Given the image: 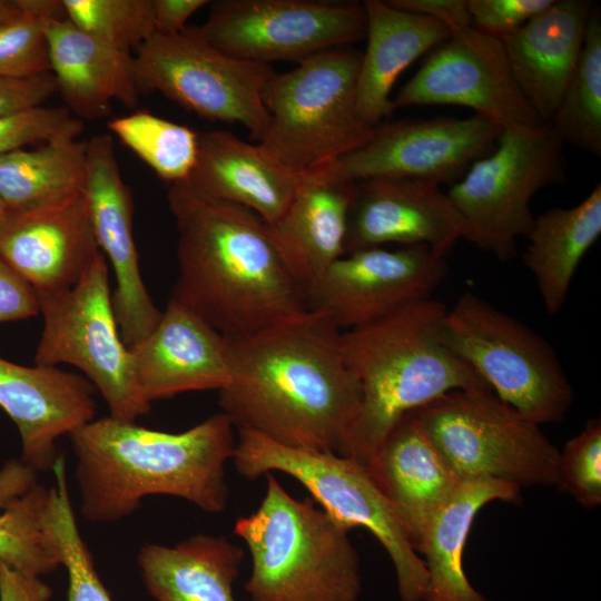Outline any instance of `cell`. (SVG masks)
<instances>
[{
	"label": "cell",
	"mask_w": 601,
	"mask_h": 601,
	"mask_svg": "<svg viewBox=\"0 0 601 601\" xmlns=\"http://www.w3.org/2000/svg\"><path fill=\"white\" fill-rule=\"evenodd\" d=\"M46 33L57 92L78 119L107 116L114 100L137 107L131 52L100 42L69 19L49 20Z\"/></svg>",
	"instance_id": "obj_27"
},
{
	"label": "cell",
	"mask_w": 601,
	"mask_h": 601,
	"mask_svg": "<svg viewBox=\"0 0 601 601\" xmlns=\"http://www.w3.org/2000/svg\"><path fill=\"white\" fill-rule=\"evenodd\" d=\"M355 183L337 162L303 173L298 189L285 210L268 224L276 246L305 294L345 255L348 209Z\"/></svg>",
	"instance_id": "obj_23"
},
{
	"label": "cell",
	"mask_w": 601,
	"mask_h": 601,
	"mask_svg": "<svg viewBox=\"0 0 601 601\" xmlns=\"http://www.w3.org/2000/svg\"><path fill=\"white\" fill-rule=\"evenodd\" d=\"M447 307L430 297L342 332L361 400L341 453L366 464L406 413L459 390H490L445 344Z\"/></svg>",
	"instance_id": "obj_4"
},
{
	"label": "cell",
	"mask_w": 601,
	"mask_h": 601,
	"mask_svg": "<svg viewBox=\"0 0 601 601\" xmlns=\"http://www.w3.org/2000/svg\"><path fill=\"white\" fill-rule=\"evenodd\" d=\"M178 231L171 299L225 336H246L307 311L269 225L255 211L169 184Z\"/></svg>",
	"instance_id": "obj_2"
},
{
	"label": "cell",
	"mask_w": 601,
	"mask_h": 601,
	"mask_svg": "<svg viewBox=\"0 0 601 601\" xmlns=\"http://www.w3.org/2000/svg\"><path fill=\"white\" fill-rule=\"evenodd\" d=\"M31 472L18 460L0 466V561L31 573L43 562L47 538Z\"/></svg>",
	"instance_id": "obj_33"
},
{
	"label": "cell",
	"mask_w": 601,
	"mask_h": 601,
	"mask_svg": "<svg viewBox=\"0 0 601 601\" xmlns=\"http://www.w3.org/2000/svg\"><path fill=\"white\" fill-rule=\"evenodd\" d=\"M361 59L359 50L342 46L275 71L263 90L270 120L259 145L298 174L363 146L374 128L356 114Z\"/></svg>",
	"instance_id": "obj_6"
},
{
	"label": "cell",
	"mask_w": 601,
	"mask_h": 601,
	"mask_svg": "<svg viewBox=\"0 0 601 601\" xmlns=\"http://www.w3.org/2000/svg\"><path fill=\"white\" fill-rule=\"evenodd\" d=\"M265 476L258 508L234 524L252 559L250 601H357L361 560L349 531L312 497L298 500Z\"/></svg>",
	"instance_id": "obj_5"
},
{
	"label": "cell",
	"mask_w": 601,
	"mask_h": 601,
	"mask_svg": "<svg viewBox=\"0 0 601 601\" xmlns=\"http://www.w3.org/2000/svg\"><path fill=\"white\" fill-rule=\"evenodd\" d=\"M554 486L583 508L601 504V421L589 420L560 451Z\"/></svg>",
	"instance_id": "obj_37"
},
{
	"label": "cell",
	"mask_w": 601,
	"mask_h": 601,
	"mask_svg": "<svg viewBox=\"0 0 601 601\" xmlns=\"http://www.w3.org/2000/svg\"><path fill=\"white\" fill-rule=\"evenodd\" d=\"M502 131L500 125L479 114L462 119L386 121L337 162L353 183L390 177L452 185L493 150Z\"/></svg>",
	"instance_id": "obj_16"
},
{
	"label": "cell",
	"mask_w": 601,
	"mask_h": 601,
	"mask_svg": "<svg viewBox=\"0 0 601 601\" xmlns=\"http://www.w3.org/2000/svg\"><path fill=\"white\" fill-rule=\"evenodd\" d=\"M8 214H9V209L7 208L3 200L0 198V226L4 221Z\"/></svg>",
	"instance_id": "obj_47"
},
{
	"label": "cell",
	"mask_w": 601,
	"mask_h": 601,
	"mask_svg": "<svg viewBox=\"0 0 601 601\" xmlns=\"http://www.w3.org/2000/svg\"><path fill=\"white\" fill-rule=\"evenodd\" d=\"M56 92L52 73L23 79L0 77V117L42 106Z\"/></svg>",
	"instance_id": "obj_41"
},
{
	"label": "cell",
	"mask_w": 601,
	"mask_h": 601,
	"mask_svg": "<svg viewBox=\"0 0 601 601\" xmlns=\"http://www.w3.org/2000/svg\"><path fill=\"white\" fill-rule=\"evenodd\" d=\"M365 467L414 550L427 523L462 482L415 410L395 423Z\"/></svg>",
	"instance_id": "obj_22"
},
{
	"label": "cell",
	"mask_w": 601,
	"mask_h": 601,
	"mask_svg": "<svg viewBox=\"0 0 601 601\" xmlns=\"http://www.w3.org/2000/svg\"><path fill=\"white\" fill-rule=\"evenodd\" d=\"M231 461L237 473L248 480L272 472L292 476L345 529L368 530L394 565L401 601H423L427 583L424 561L364 464L348 455L285 446L246 430L238 431Z\"/></svg>",
	"instance_id": "obj_7"
},
{
	"label": "cell",
	"mask_w": 601,
	"mask_h": 601,
	"mask_svg": "<svg viewBox=\"0 0 601 601\" xmlns=\"http://www.w3.org/2000/svg\"><path fill=\"white\" fill-rule=\"evenodd\" d=\"M107 259L100 253L70 289L38 297L43 329L35 363L79 368L104 397L109 415L128 422L149 413L117 324Z\"/></svg>",
	"instance_id": "obj_11"
},
{
	"label": "cell",
	"mask_w": 601,
	"mask_h": 601,
	"mask_svg": "<svg viewBox=\"0 0 601 601\" xmlns=\"http://www.w3.org/2000/svg\"><path fill=\"white\" fill-rule=\"evenodd\" d=\"M208 3L207 0H152L155 31L162 35L181 31L188 18Z\"/></svg>",
	"instance_id": "obj_44"
},
{
	"label": "cell",
	"mask_w": 601,
	"mask_h": 601,
	"mask_svg": "<svg viewBox=\"0 0 601 601\" xmlns=\"http://www.w3.org/2000/svg\"><path fill=\"white\" fill-rule=\"evenodd\" d=\"M553 0H467L477 30L502 38L546 9Z\"/></svg>",
	"instance_id": "obj_40"
},
{
	"label": "cell",
	"mask_w": 601,
	"mask_h": 601,
	"mask_svg": "<svg viewBox=\"0 0 601 601\" xmlns=\"http://www.w3.org/2000/svg\"><path fill=\"white\" fill-rule=\"evenodd\" d=\"M19 13L13 0H0V20L8 19Z\"/></svg>",
	"instance_id": "obj_46"
},
{
	"label": "cell",
	"mask_w": 601,
	"mask_h": 601,
	"mask_svg": "<svg viewBox=\"0 0 601 601\" xmlns=\"http://www.w3.org/2000/svg\"><path fill=\"white\" fill-rule=\"evenodd\" d=\"M548 124L563 145L601 155V19L595 8L579 61Z\"/></svg>",
	"instance_id": "obj_32"
},
{
	"label": "cell",
	"mask_w": 601,
	"mask_h": 601,
	"mask_svg": "<svg viewBox=\"0 0 601 601\" xmlns=\"http://www.w3.org/2000/svg\"><path fill=\"white\" fill-rule=\"evenodd\" d=\"M463 236V218L435 183L390 177L355 183L345 254L386 244L425 245L445 258Z\"/></svg>",
	"instance_id": "obj_18"
},
{
	"label": "cell",
	"mask_w": 601,
	"mask_h": 601,
	"mask_svg": "<svg viewBox=\"0 0 601 601\" xmlns=\"http://www.w3.org/2000/svg\"><path fill=\"white\" fill-rule=\"evenodd\" d=\"M67 18L120 51L138 49L155 31L152 0H62Z\"/></svg>",
	"instance_id": "obj_36"
},
{
	"label": "cell",
	"mask_w": 601,
	"mask_h": 601,
	"mask_svg": "<svg viewBox=\"0 0 601 601\" xmlns=\"http://www.w3.org/2000/svg\"><path fill=\"white\" fill-rule=\"evenodd\" d=\"M108 128L168 184L188 179L196 165L199 135L187 126L137 110Z\"/></svg>",
	"instance_id": "obj_34"
},
{
	"label": "cell",
	"mask_w": 601,
	"mask_h": 601,
	"mask_svg": "<svg viewBox=\"0 0 601 601\" xmlns=\"http://www.w3.org/2000/svg\"><path fill=\"white\" fill-rule=\"evenodd\" d=\"M234 430L221 412L179 433L110 415L92 420L69 435L81 514L91 522H117L149 495H170L208 513L223 512L229 497L225 466L236 447Z\"/></svg>",
	"instance_id": "obj_3"
},
{
	"label": "cell",
	"mask_w": 601,
	"mask_h": 601,
	"mask_svg": "<svg viewBox=\"0 0 601 601\" xmlns=\"http://www.w3.org/2000/svg\"><path fill=\"white\" fill-rule=\"evenodd\" d=\"M388 4L445 24L452 33L472 27L467 0H387Z\"/></svg>",
	"instance_id": "obj_43"
},
{
	"label": "cell",
	"mask_w": 601,
	"mask_h": 601,
	"mask_svg": "<svg viewBox=\"0 0 601 601\" xmlns=\"http://www.w3.org/2000/svg\"><path fill=\"white\" fill-rule=\"evenodd\" d=\"M135 378L150 404L230 380L226 336L170 298L156 327L129 348Z\"/></svg>",
	"instance_id": "obj_21"
},
{
	"label": "cell",
	"mask_w": 601,
	"mask_h": 601,
	"mask_svg": "<svg viewBox=\"0 0 601 601\" xmlns=\"http://www.w3.org/2000/svg\"><path fill=\"white\" fill-rule=\"evenodd\" d=\"M244 550L225 535L194 534L169 546L146 543L137 563L155 601H237Z\"/></svg>",
	"instance_id": "obj_28"
},
{
	"label": "cell",
	"mask_w": 601,
	"mask_h": 601,
	"mask_svg": "<svg viewBox=\"0 0 601 601\" xmlns=\"http://www.w3.org/2000/svg\"><path fill=\"white\" fill-rule=\"evenodd\" d=\"M407 106L454 105L475 110L504 128L545 125L520 90L500 38L470 27L424 60L392 99Z\"/></svg>",
	"instance_id": "obj_14"
},
{
	"label": "cell",
	"mask_w": 601,
	"mask_h": 601,
	"mask_svg": "<svg viewBox=\"0 0 601 601\" xmlns=\"http://www.w3.org/2000/svg\"><path fill=\"white\" fill-rule=\"evenodd\" d=\"M95 394L79 374L0 357V408L19 431L20 460L37 473L52 469L61 436L95 420Z\"/></svg>",
	"instance_id": "obj_20"
},
{
	"label": "cell",
	"mask_w": 601,
	"mask_h": 601,
	"mask_svg": "<svg viewBox=\"0 0 601 601\" xmlns=\"http://www.w3.org/2000/svg\"><path fill=\"white\" fill-rule=\"evenodd\" d=\"M20 10L48 20L68 19L62 0H14Z\"/></svg>",
	"instance_id": "obj_45"
},
{
	"label": "cell",
	"mask_w": 601,
	"mask_h": 601,
	"mask_svg": "<svg viewBox=\"0 0 601 601\" xmlns=\"http://www.w3.org/2000/svg\"><path fill=\"white\" fill-rule=\"evenodd\" d=\"M415 411L461 480L554 486L560 450L491 390L453 391Z\"/></svg>",
	"instance_id": "obj_10"
},
{
	"label": "cell",
	"mask_w": 601,
	"mask_h": 601,
	"mask_svg": "<svg viewBox=\"0 0 601 601\" xmlns=\"http://www.w3.org/2000/svg\"><path fill=\"white\" fill-rule=\"evenodd\" d=\"M601 234V185L580 204L534 217L523 262L535 278L548 314L560 312L583 256Z\"/></svg>",
	"instance_id": "obj_30"
},
{
	"label": "cell",
	"mask_w": 601,
	"mask_h": 601,
	"mask_svg": "<svg viewBox=\"0 0 601 601\" xmlns=\"http://www.w3.org/2000/svg\"><path fill=\"white\" fill-rule=\"evenodd\" d=\"M82 189L98 247L116 277L112 305L124 343L130 348L158 324L162 312L154 304L141 277L132 234L134 201L122 179L110 135L87 141Z\"/></svg>",
	"instance_id": "obj_17"
},
{
	"label": "cell",
	"mask_w": 601,
	"mask_h": 601,
	"mask_svg": "<svg viewBox=\"0 0 601 601\" xmlns=\"http://www.w3.org/2000/svg\"><path fill=\"white\" fill-rule=\"evenodd\" d=\"M520 489L494 479L462 480L427 523L415 548L427 571L423 601H490L465 574L464 545L479 511L493 501L516 503Z\"/></svg>",
	"instance_id": "obj_29"
},
{
	"label": "cell",
	"mask_w": 601,
	"mask_h": 601,
	"mask_svg": "<svg viewBox=\"0 0 601 601\" xmlns=\"http://www.w3.org/2000/svg\"><path fill=\"white\" fill-rule=\"evenodd\" d=\"M219 51L247 61H300L366 37L364 4L328 0H218L198 27Z\"/></svg>",
	"instance_id": "obj_13"
},
{
	"label": "cell",
	"mask_w": 601,
	"mask_h": 601,
	"mask_svg": "<svg viewBox=\"0 0 601 601\" xmlns=\"http://www.w3.org/2000/svg\"><path fill=\"white\" fill-rule=\"evenodd\" d=\"M302 176L259 144L227 130H210L198 136L196 165L186 181L205 196L255 211L270 225L292 203Z\"/></svg>",
	"instance_id": "obj_25"
},
{
	"label": "cell",
	"mask_w": 601,
	"mask_h": 601,
	"mask_svg": "<svg viewBox=\"0 0 601 601\" xmlns=\"http://www.w3.org/2000/svg\"><path fill=\"white\" fill-rule=\"evenodd\" d=\"M139 92L158 91L209 121L239 122L260 141L270 116L263 90L272 65L230 57L211 46L198 27L155 32L134 56Z\"/></svg>",
	"instance_id": "obj_12"
},
{
	"label": "cell",
	"mask_w": 601,
	"mask_h": 601,
	"mask_svg": "<svg viewBox=\"0 0 601 601\" xmlns=\"http://www.w3.org/2000/svg\"><path fill=\"white\" fill-rule=\"evenodd\" d=\"M592 8L587 0H553L501 38L520 90L545 124L579 61Z\"/></svg>",
	"instance_id": "obj_24"
},
{
	"label": "cell",
	"mask_w": 601,
	"mask_h": 601,
	"mask_svg": "<svg viewBox=\"0 0 601 601\" xmlns=\"http://www.w3.org/2000/svg\"><path fill=\"white\" fill-rule=\"evenodd\" d=\"M442 335L504 403L541 425L562 421L573 390L552 345L516 317L472 292L443 319Z\"/></svg>",
	"instance_id": "obj_8"
},
{
	"label": "cell",
	"mask_w": 601,
	"mask_h": 601,
	"mask_svg": "<svg viewBox=\"0 0 601 601\" xmlns=\"http://www.w3.org/2000/svg\"><path fill=\"white\" fill-rule=\"evenodd\" d=\"M48 21L20 9L16 16L0 20V77L23 79L51 73Z\"/></svg>",
	"instance_id": "obj_38"
},
{
	"label": "cell",
	"mask_w": 601,
	"mask_h": 601,
	"mask_svg": "<svg viewBox=\"0 0 601 601\" xmlns=\"http://www.w3.org/2000/svg\"><path fill=\"white\" fill-rule=\"evenodd\" d=\"M56 483L49 487L46 525L68 575L67 601H112L101 582L90 550L83 541L72 509L63 456L51 469Z\"/></svg>",
	"instance_id": "obj_35"
},
{
	"label": "cell",
	"mask_w": 601,
	"mask_h": 601,
	"mask_svg": "<svg viewBox=\"0 0 601 601\" xmlns=\"http://www.w3.org/2000/svg\"><path fill=\"white\" fill-rule=\"evenodd\" d=\"M367 46L362 52L356 83V114L375 128L394 111L390 98L401 73L417 58L452 35L442 22L397 9L386 1L363 2Z\"/></svg>",
	"instance_id": "obj_26"
},
{
	"label": "cell",
	"mask_w": 601,
	"mask_h": 601,
	"mask_svg": "<svg viewBox=\"0 0 601 601\" xmlns=\"http://www.w3.org/2000/svg\"><path fill=\"white\" fill-rule=\"evenodd\" d=\"M87 144L59 139L0 156V198L9 211L67 199L82 193Z\"/></svg>",
	"instance_id": "obj_31"
},
{
	"label": "cell",
	"mask_w": 601,
	"mask_h": 601,
	"mask_svg": "<svg viewBox=\"0 0 601 601\" xmlns=\"http://www.w3.org/2000/svg\"><path fill=\"white\" fill-rule=\"evenodd\" d=\"M563 144L549 124L504 128L493 150L446 193L464 221L463 239L506 262L534 221L530 203L565 177Z\"/></svg>",
	"instance_id": "obj_9"
},
{
	"label": "cell",
	"mask_w": 601,
	"mask_h": 601,
	"mask_svg": "<svg viewBox=\"0 0 601 601\" xmlns=\"http://www.w3.org/2000/svg\"><path fill=\"white\" fill-rule=\"evenodd\" d=\"M447 272L445 258L425 245L358 249L307 290V309L327 315L342 332L353 329L432 297Z\"/></svg>",
	"instance_id": "obj_15"
},
{
	"label": "cell",
	"mask_w": 601,
	"mask_h": 601,
	"mask_svg": "<svg viewBox=\"0 0 601 601\" xmlns=\"http://www.w3.org/2000/svg\"><path fill=\"white\" fill-rule=\"evenodd\" d=\"M38 313L36 292L0 258V323L27 319Z\"/></svg>",
	"instance_id": "obj_42"
},
{
	"label": "cell",
	"mask_w": 601,
	"mask_h": 601,
	"mask_svg": "<svg viewBox=\"0 0 601 601\" xmlns=\"http://www.w3.org/2000/svg\"><path fill=\"white\" fill-rule=\"evenodd\" d=\"M100 253L82 193L9 211L0 226V258L38 297L73 287Z\"/></svg>",
	"instance_id": "obj_19"
},
{
	"label": "cell",
	"mask_w": 601,
	"mask_h": 601,
	"mask_svg": "<svg viewBox=\"0 0 601 601\" xmlns=\"http://www.w3.org/2000/svg\"><path fill=\"white\" fill-rule=\"evenodd\" d=\"M83 130L68 108L38 106L0 117V156L36 142L76 139Z\"/></svg>",
	"instance_id": "obj_39"
},
{
	"label": "cell",
	"mask_w": 601,
	"mask_h": 601,
	"mask_svg": "<svg viewBox=\"0 0 601 601\" xmlns=\"http://www.w3.org/2000/svg\"><path fill=\"white\" fill-rule=\"evenodd\" d=\"M226 339L230 380L218 403L234 427L285 446L339 454L361 392L331 318L307 309Z\"/></svg>",
	"instance_id": "obj_1"
}]
</instances>
